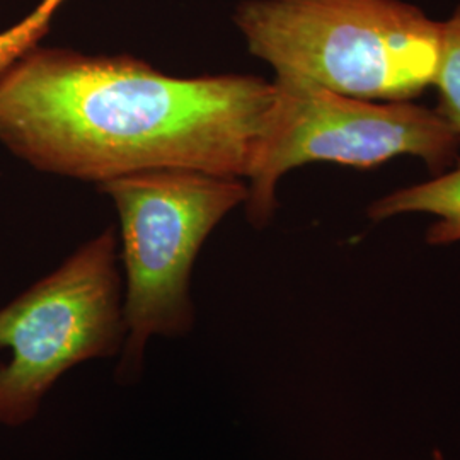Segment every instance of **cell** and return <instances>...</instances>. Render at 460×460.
<instances>
[{"mask_svg": "<svg viewBox=\"0 0 460 460\" xmlns=\"http://www.w3.org/2000/svg\"><path fill=\"white\" fill-rule=\"evenodd\" d=\"M273 102L256 75L176 77L132 55L34 47L0 75V144L98 186L155 169L247 180Z\"/></svg>", "mask_w": 460, "mask_h": 460, "instance_id": "cell-1", "label": "cell"}, {"mask_svg": "<svg viewBox=\"0 0 460 460\" xmlns=\"http://www.w3.org/2000/svg\"><path fill=\"white\" fill-rule=\"evenodd\" d=\"M234 22L279 77L367 101H414L433 85L442 22L401 0H246Z\"/></svg>", "mask_w": 460, "mask_h": 460, "instance_id": "cell-2", "label": "cell"}, {"mask_svg": "<svg viewBox=\"0 0 460 460\" xmlns=\"http://www.w3.org/2000/svg\"><path fill=\"white\" fill-rule=\"evenodd\" d=\"M119 217L127 341L119 384L142 376L152 336L181 338L195 326L190 294L198 252L220 220L246 203L247 182L195 169H155L99 184Z\"/></svg>", "mask_w": 460, "mask_h": 460, "instance_id": "cell-3", "label": "cell"}, {"mask_svg": "<svg viewBox=\"0 0 460 460\" xmlns=\"http://www.w3.org/2000/svg\"><path fill=\"white\" fill-rule=\"evenodd\" d=\"M275 102L247 176L246 212L263 227L277 210V186L292 169L334 163L368 169L412 155L433 171L456 163L460 135L438 111L412 101H367L296 77H275Z\"/></svg>", "mask_w": 460, "mask_h": 460, "instance_id": "cell-4", "label": "cell"}, {"mask_svg": "<svg viewBox=\"0 0 460 460\" xmlns=\"http://www.w3.org/2000/svg\"><path fill=\"white\" fill-rule=\"evenodd\" d=\"M115 229H106L49 277L0 309V425L33 420L41 399L72 367L121 353L125 283Z\"/></svg>", "mask_w": 460, "mask_h": 460, "instance_id": "cell-5", "label": "cell"}, {"mask_svg": "<svg viewBox=\"0 0 460 460\" xmlns=\"http://www.w3.org/2000/svg\"><path fill=\"white\" fill-rule=\"evenodd\" d=\"M404 214L437 217L427 232L428 244L448 246L460 243V161L431 181L393 191L367 208L368 218L374 222Z\"/></svg>", "mask_w": 460, "mask_h": 460, "instance_id": "cell-6", "label": "cell"}, {"mask_svg": "<svg viewBox=\"0 0 460 460\" xmlns=\"http://www.w3.org/2000/svg\"><path fill=\"white\" fill-rule=\"evenodd\" d=\"M438 91V113L460 135V5L442 22L438 64L433 79Z\"/></svg>", "mask_w": 460, "mask_h": 460, "instance_id": "cell-7", "label": "cell"}, {"mask_svg": "<svg viewBox=\"0 0 460 460\" xmlns=\"http://www.w3.org/2000/svg\"><path fill=\"white\" fill-rule=\"evenodd\" d=\"M435 459L442 460V456H440V454H438V452H435Z\"/></svg>", "mask_w": 460, "mask_h": 460, "instance_id": "cell-8", "label": "cell"}]
</instances>
